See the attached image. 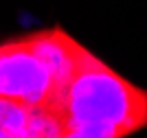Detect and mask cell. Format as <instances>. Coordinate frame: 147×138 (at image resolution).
<instances>
[{"mask_svg": "<svg viewBox=\"0 0 147 138\" xmlns=\"http://www.w3.org/2000/svg\"><path fill=\"white\" fill-rule=\"evenodd\" d=\"M61 116L64 125L112 127L132 136L147 127V90L99 61L70 83Z\"/></svg>", "mask_w": 147, "mask_h": 138, "instance_id": "6da1fadb", "label": "cell"}, {"mask_svg": "<svg viewBox=\"0 0 147 138\" xmlns=\"http://www.w3.org/2000/svg\"><path fill=\"white\" fill-rule=\"evenodd\" d=\"M0 96L31 108L51 105L59 110L53 77L31 50L26 35L0 44Z\"/></svg>", "mask_w": 147, "mask_h": 138, "instance_id": "7a4b0ae2", "label": "cell"}, {"mask_svg": "<svg viewBox=\"0 0 147 138\" xmlns=\"http://www.w3.org/2000/svg\"><path fill=\"white\" fill-rule=\"evenodd\" d=\"M26 42H29L31 50L40 57V61L49 68L53 83H55L57 99H59V110L70 83L81 72L94 68L101 61L77 40H73L64 29H46L29 33Z\"/></svg>", "mask_w": 147, "mask_h": 138, "instance_id": "3957f363", "label": "cell"}, {"mask_svg": "<svg viewBox=\"0 0 147 138\" xmlns=\"http://www.w3.org/2000/svg\"><path fill=\"white\" fill-rule=\"evenodd\" d=\"M61 138H125L121 132L112 127L99 125H66Z\"/></svg>", "mask_w": 147, "mask_h": 138, "instance_id": "277c9868", "label": "cell"}]
</instances>
